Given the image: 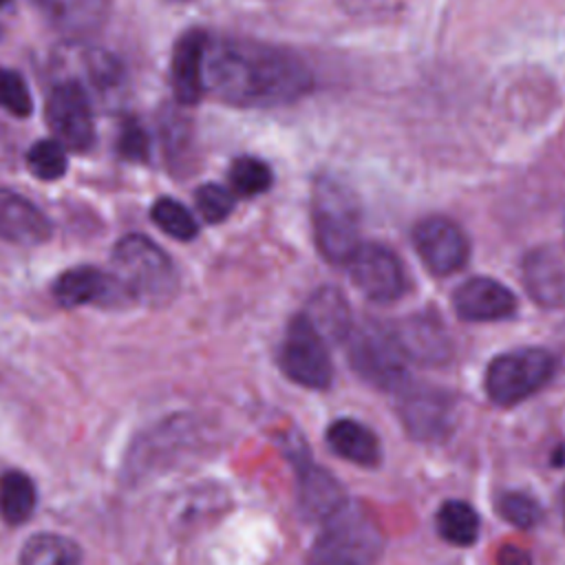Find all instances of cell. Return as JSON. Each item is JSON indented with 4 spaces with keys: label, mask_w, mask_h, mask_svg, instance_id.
<instances>
[{
    "label": "cell",
    "mask_w": 565,
    "mask_h": 565,
    "mask_svg": "<svg viewBox=\"0 0 565 565\" xmlns=\"http://www.w3.org/2000/svg\"><path fill=\"white\" fill-rule=\"evenodd\" d=\"M205 95L238 108L287 106L313 88L309 66L291 51L265 42L207 40L203 64Z\"/></svg>",
    "instance_id": "6da1fadb"
},
{
    "label": "cell",
    "mask_w": 565,
    "mask_h": 565,
    "mask_svg": "<svg viewBox=\"0 0 565 565\" xmlns=\"http://www.w3.org/2000/svg\"><path fill=\"white\" fill-rule=\"evenodd\" d=\"M384 532L375 514L362 503H344L322 521L307 565H377Z\"/></svg>",
    "instance_id": "7a4b0ae2"
},
{
    "label": "cell",
    "mask_w": 565,
    "mask_h": 565,
    "mask_svg": "<svg viewBox=\"0 0 565 565\" xmlns=\"http://www.w3.org/2000/svg\"><path fill=\"white\" fill-rule=\"evenodd\" d=\"M113 271L126 296L150 307L166 305L179 287L170 256L143 234H128L113 247Z\"/></svg>",
    "instance_id": "3957f363"
},
{
    "label": "cell",
    "mask_w": 565,
    "mask_h": 565,
    "mask_svg": "<svg viewBox=\"0 0 565 565\" xmlns=\"http://www.w3.org/2000/svg\"><path fill=\"white\" fill-rule=\"evenodd\" d=\"M311 223L320 254L347 265L360 247V205L355 194L335 177L322 174L311 190Z\"/></svg>",
    "instance_id": "277c9868"
},
{
    "label": "cell",
    "mask_w": 565,
    "mask_h": 565,
    "mask_svg": "<svg viewBox=\"0 0 565 565\" xmlns=\"http://www.w3.org/2000/svg\"><path fill=\"white\" fill-rule=\"evenodd\" d=\"M347 342L349 362L362 380L384 391H402L408 384V358L404 355L393 327L364 322L351 329Z\"/></svg>",
    "instance_id": "5b68a950"
},
{
    "label": "cell",
    "mask_w": 565,
    "mask_h": 565,
    "mask_svg": "<svg viewBox=\"0 0 565 565\" xmlns=\"http://www.w3.org/2000/svg\"><path fill=\"white\" fill-rule=\"evenodd\" d=\"M556 362L545 349H516L497 355L486 371V393L499 406H514L541 391Z\"/></svg>",
    "instance_id": "8992f818"
},
{
    "label": "cell",
    "mask_w": 565,
    "mask_h": 565,
    "mask_svg": "<svg viewBox=\"0 0 565 565\" xmlns=\"http://www.w3.org/2000/svg\"><path fill=\"white\" fill-rule=\"evenodd\" d=\"M327 340L313 329L305 313L296 316L282 338L280 366L285 375L307 388H327L331 382V360Z\"/></svg>",
    "instance_id": "52a82bcc"
},
{
    "label": "cell",
    "mask_w": 565,
    "mask_h": 565,
    "mask_svg": "<svg viewBox=\"0 0 565 565\" xmlns=\"http://www.w3.org/2000/svg\"><path fill=\"white\" fill-rule=\"evenodd\" d=\"M46 121L55 139L75 152L88 150L95 141L90 99L77 79L53 86L46 102Z\"/></svg>",
    "instance_id": "ba28073f"
},
{
    "label": "cell",
    "mask_w": 565,
    "mask_h": 565,
    "mask_svg": "<svg viewBox=\"0 0 565 565\" xmlns=\"http://www.w3.org/2000/svg\"><path fill=\"white\" fill-rule=\"evenodd\" d=\"M397 413L411 437L419 441H439L452 430L457 402L441 388L406 384L399 391Z\"/></svg>",
    "instance_id": "9c48e42d"
},
{
    "label": "cell",
    "mask_w": 565,
    "mask_h": 565,
    "mask_svg": "<svg viewBox=\"0 0 565 565\" xmlns=\"http://www.w3.org/2000/svg\"><path fill=\"white\" fill-rule=\"evenodd\" d=\"M353 285L373 302H393L404 294L406 280L399 258L384 245L360 243L347 260Z\"/></svg>",
    "instance_id": "30bf717a"
},
{
    "label": "cell",
    "mask_w": 565,
    "mask_h": 565,
    "mask_svg": "<svg viewBox=\"0 0 565 565\" xmlns=\"http://www.w3.org/2000/svg\"><path fill=\"white\" fill-rule=\"evenodd\" d=\"M413 245L422 263L437 276H448L461 269L470 254L463 230L446 216L422 218L413 227Z\"/></svg>",
    "instance_id": "8fae6325"
},
{
    "label": "cell",
    "mask_w": 565,
    "mask_h": 565,
    "mask_svg": "<svg viewBox=\"0 0 565 565\" xmlns=\"http://www.w3.org/2000/svg\"><path fill=\"white\" fill-rule=\"evenodd\" d=\"M291 461L298 470V503L302 510V516L309 521H324L335 510H340L347 503L344 490L340 481L311 461L307 448L291 439L289 444Z\"/></svg>",
    "instance_id": "7c38bea8"
},
{
    "label": "cell",
    "mask_w": 565,
    "mask_h": 565,
    "mask_svg": "<svg viewBox=\"0 0 565 565\" xmlns=\"http://www.w3.org/2000/svg\"><path fill=\"white\" fill-rule=\"evenodd\" d=\"M452 307L466 322H494L505 320L516 311V298L503 282L477 276L455 289Z\"/></svg>",
    "instance_id": "4fadbf2b"
},
{
    "label": "cell",
    "mask_w": 565,
    "mask_h": 565,
    "mask_svg": "<svg viewBox=\"0 0 565 565\" xmlns=\"http://www.w3.org/2000/svg\"><path fill=\"white\" fill-rule=\"evenodd\" d=\"M210 35L201 29L185 31L174 49L170 62V82L174 97L181 106H194L205 95L203 86V64H205V49Z\"/></svg>",
    "instance_id": "5bb4252c"
},
{
    "label": "cell",
    "mask_w": 565,
    "mask_h": 565,
    "mask_svg": "<svg viewBox=\"0 0 565 565\" xmlns=\"http://www.w3.org/2000/svg\"><path fill=\"white\" fill-rule=\"evenodd\" d=\"M393 333L411 362L417 364H446L452 355V342L444 324L430 313H415L399 320Z\"/></svg>",
    "instance_id": "9a60e30c"
},
{
    "label": "cell",
    "mask_w": 565,
    "mask_h": 565,
    "mask_svg": "<svg viewBox=\"0 0 565 565\" xmlns=\"http://www.w3.org/2000/svg\"><path fill=\"white\" fill-rule=\"evenodd\" d=\"M49 236L46 214L22 194L0 188V238L15 245H40Z\"/></svg>",
    "instance_id": "2e32d148"
},
{
    "label": "cell",
    "mask_w": 565,
    "mask_h": 565,
    "mask_svg": "<svg viewBox=\"0 0 565 565\" xmlns=\"http://www.w3.org/2000/svg\"><path fill=\"white\" fill-rule=\"evenodd\" d=\"M113 289H119L117 280H110L97 267L79 265V267H71V269L62 271L55 278L53 298L62 307H79V305L106 300Z\"/></svg>",
    "instance_id": "e0dca14e"
},
{
    "label": "cell",
    "mask_w": 565,
    "mask_h": 565,
    "mask_svg": "<svg viewBox=\"0 0 565 565\" xmlns=\"http://www.w3.org/2000/svg\"><path fill=\"white\" fill-rule=\"evenodd\" d=\"M327 444L338 457L364 468L377 466L382 457L380 439L375 437V433L369 426L347 417L335 419L327 428Z\"/></svg>",
    "instance_id": "ac0fdd59"
},
{
    "label": "cell",
    "mask_w": 565,
    "mask_h": 565,
    "mask_svg": "<svg viewBox=\"0 0 565 565\" xmlns=\"http://www.w3.org/2000/svg\"><path fill=\"white\" fill-rule=\"evenodd\" d=\"M523 280L536 302L545 307L565 305V265L552 252H532L523 265Z\"/></svg>",
    "instance_id": "d6986e66"
},
{
    "label": "cell",
    "mask_w": 565,
    "mask_h": 565,
    "mask_svg": "<svg viewBox=\"0 0 565 565\" xmlns=\"http://www.w3.org/2000/svg\"><path fill=\"white\" fill-rule=\"evenodd\" d=\"M305 316L313 324V329L324 340H331V342L347 340L351 329H353L349 302L335 287L318 289L311 296Z\"/></svg>",
    "instance_id": "ffe728a7"
},
{
    "label": "cell",
    "mask_w": 565,
    "mask_h": 565,
    "mask_svg": "<svg viewBox=\"0 0 565 565\" xmlns=\"http://www.w3.org/2000/svg\"><path fill=\"white\" fill-rule=\"evenodd\" d=\"M35 508V486L20 470L0 475V516L9 525L24 523Z\"/></svg>",
    "instance_id": "44dd1931"
},
{
    "label": "cell",
    "mask_w": 565,
    "mask_h": 565,
    "mask_svg": "<svg viewBox=\"0 0 565 565\" xmlns=\"http://www.w3.org/2000/svg\"><path fill=\"white\" fill-rule=\"evenodd\" d=\"M79 561L77 545L51 532L33 534L20 552V565H79Z\"/></svg>",
    "instance_id": "7402d4cb"
},
{
    "label": "cell",
    "mask_w": 565,
    "mask_h": 565,
    "mask_svg": "<svg viewBox=\"0 0 565 565\" xmlns=\"http://www.w3.org/2000/svg\"><path fill=\"white\" fill-rule=\"evenodd\" d=\"M437 532L452 545H472L479 534V514L466 501L450 499L437 510Z\"/></svg>",
    "instance_id": "603a6c76"
},
{
    "label": "cell",
    "mask_w": 565,
    "mask_h": 565,
    "mask_svg": "<svg viewBox=\"0 0 565 565\" xmlns=\"http://www.w3.org/2000/svg\"><path fill=\"white\" fill-rule=\"evenodd\" d=\"M42 13L60 29L77 31L95 24L99 15V0H33Z\"/></svg>",
    "instance_id": "cb8c5ba5"
},
{
    "label": "cell",
    "mask_w": 565,
    "mask_h": 565,
    "mask_svg": "<svg viewBox=\"0 0 565 565\" xmlns=\"http://www.w3.org/2000/svg\"><path fill=\"white\" fill-rule=\"evenodd\" d=\"M150 216L161 232H166L177 241H192L199 234V225L192 212L183 203L170 196L157 199L154 205L150 207Z\"/></svg>",
    "instance_id": "d4e9b609"
},
{
    "label": "cell",
    "mask_w": 565,
    "mask_h": 565,
    "mask_svg": "<svg viewBox=\"0 0 565 565\" xmlns=\"http://www.w3.org/2000/svg\"><path fill=\"white\" fill-rule=\"evenodd\" d=\"M271 168L258 157H236L230 166L232 192L241 196H256L271 188Z\"/></svg>",
    "instance_id": "484cf974"
},
{
    "label": "cell",
    "mask_w": 565,
    "mask_h": 565,
    "mask_svg": "<svg viewBox=\"0 0 565 565\" xmlns=\"http://www.w3.org/2000/svg\"><path fill=\"white\" fill-rule=\"evenodd\" d=\"M26 168L40 181H55L68 168L66 146L57 139H38L26 150Z\"/></svg>",
    "instance_id": "4316f807"
},
{
    "label": "cell",
    "mask_w": 565,
    "mask_h": 565,
    "mask_svg": "<svg viewBox=\"0 0 565 565\" xmlns=\"http://www.w3.org/2000/svg\"><path fill=\"white\" fill-rule=\"evenodd\" d=\"M86 73L99 93H115L124 82V66L119 60L102 49H93L86 55Z\"/></svg>",
    "instance_id": "83f0119b"
},
{
    "label": "cell",
    "mask_w": 565,
    "mask_h": 565,
    "mask_svg": "<svg viewBox=\"0 0 565 565\" xmlns=\"http://www.w3.org/2000/svg\"><path fill=\"white\" fill-rule=\"evenodd\" d=\"M194 203L207 223H221L234 210V192L221 183H203L194 192Z\"/></svg>",
    "instance_id": "f1b7e54d"
},
{
    "label": "cell",
    "mask_w": 565,
    "mask_h": 565,
    "mask_svg": "<svg viewBox=\"0 0 565 565\" xmlns=\"http://www.w3.org/2000/svg\"><path fill=\"white\" fill-rule=\"evenodd\" d=\"M0 108L15 117H26L33 110L26 82L11 68H0Z\"/></svg>",
    "instance_id": "f546056e"
},
{
    "label": "cell",
    "mask_w": 565,
    "mask_h": 565,
    "mask_svg": "<svg viewBox=\"0 0 565 565\" xmlns=\"http://www.w3.org/2000/svg\"><path fill=\"white\" fill-rule=\"evenodd\" d=\"M501 516L516 527H534L541 521V508L534 499L521 492H505L499 497Z\"/></svg>",
    "instance_id": "4dcf8cb0"
},
{
    "label": "cell",
    "mask_w": 565,
    "mask_h": 565,
    "mask_svg": "<svg viewBox=\"0 0 565 565\" xmlns=\"http://www.w3.org/2000/svg\"><path fill=\"white\" fill-rule=\"evenodd\" d=\"M117 154L132 163H143L150 157V137L137 119H126L117 135Z\"/></svg>",
    "instance_id": "1f68e13d"
},
{
    "label": "cell",
    "mask_w": 565,
    "mask_h": 565,
    "mask_svg": "<svg viewBox=\"0 0 565 565\" xmlns=\"http://www.w3.org/2000/svg\"><path fill=\"white\" fill-rule=\"evenodd\" d=\"M499 565H530V558L525 552L516 547H508L499 554Z\"/></svg>",
    "instance_id": "d6a6232c"
},
{
    "label": "cell",
    "mask_w": 565,
    "mask_h": 565,
    "mask_svg": "<svg viewBox=\"0 0 565 565\" xmlns=\"http://www.w3.org/2000/svg\"><path fill=\"white\" fill-rule=\"evenodd\" d=\"M561 510H563V519H565V490L561 494Z\"/></svg>",
    "instance_id": "836d02e7"
},
{
    "label": "cell",
    "mask_w": 565,
    "mask_h": 565,
    "mask_svg": "<svg viewBox=\"0 0 565 565\" xmlns=\"http://www.w3.org/2000/svg\"><path fill=\"white\" fill-rule=\"evenodd\" d=\"M11 0H0V7H4V4H9Z\"/></svg>",
    "instance_id": "e575fe53"
},
{
    "label": "cell",
    "mask_w": 565,
    "mask_h": 565,
    "mask_svg": "<svg viewBox=\"0 0 565 565\" xmlns=\"http://www.w3.org/2000/svg\"><path fill=\"white\" fill-rule=\"evenodd\" d=\"M170 2H188V0H170Z\"/></svg>",
    "instance_id": "d590c367"
}]
</instances>
